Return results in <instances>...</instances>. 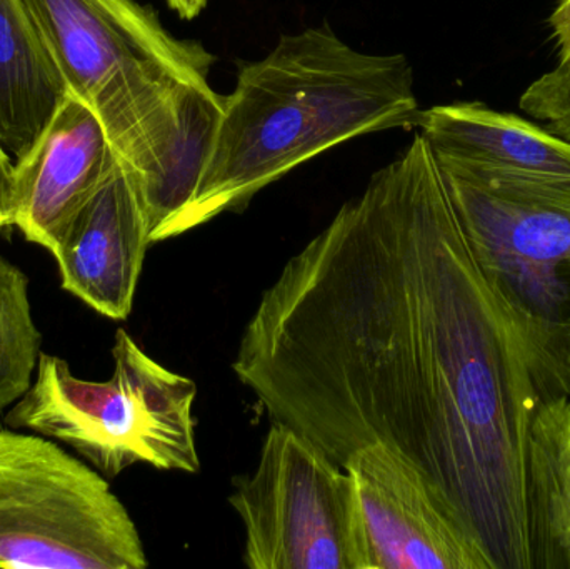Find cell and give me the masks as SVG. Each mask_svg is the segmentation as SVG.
Segmentation results:
<instances>
[{
  "label": "cell",
  "mask_w": 570,
  "mask_h": 569,
  "mask_svg": "<svg viewBox=\"0 0 570 569\" xmlns=\"http://www.w3.org/2000/svg\"><path fill=\"white\" fill-rule=\"evenodd\" d=\"M42 334L33 323L29 277L0 256V411L16 404L33 383Z\"/></svg>",
  "instance_id": "obj_14"
},
{
  "label": "cell",
  "mask_w": 570,
  "mask_h": 569,
  "mask_svg": "<svg viewBox=\"0 0 570 569\" xmlns=\"http://www.w3.org/2000/svg\"><path fill=\"white\" fill-rule=\"evenodd\" d=\"M69 92L92 109L136 183L150 243L186 209L224 114L216 57L136 0H26Z\"/></svg>",
  "instance_id": "obj_2"
},
{
  "label": "cell",
  "mask_w": 570,
  "mask_h": 569,
  "mask_svg": "<svg viewBox=\"0 0 570 569\" xmlns=\"http://www.w3.org/2000/svg\"><path fill=\"white\" fill-rule=\"evenodd\" d=\"M415 127L439 166L502 199L570 214V140L482 102L421 110Z\"/></svg>",
  "instance_id": "obj_8"
},
{
  "label": "cell",
  "mask_w": 570,
  "mask_h": 569,
  "mask_svg": "<svg viewBox=\"0 0 570 569\" xmlns=\"http://www.w3.org/2000/svg\"><path fill=\"white\" fill-rule=\"evenodd\" d=\"M112 356L109 380L87 381L62 357L40 354L32 386L7 414V426L60 441L104 477L140 463L197 473L196 383L157 363L124 330Z\"/></svg>",
  "instance_id": "obj_4"
},
{
  "label": "cell",
  "mask_w": 570,
  "mask_h": 569,
  "mask_svg": "<svg viewBox=\"0 0 570 569\" xmlns=\"http://www.w3.org/2000/svg\"><path fill=\"white\" fill-rule=\"evenodd\" d=\"M529 511L534 569L570 568V398L548 401L535 413Z\"/></svg>",
  "instance_id": "obj_13"
},
{
  "label": "cell",
  "mask_w": 570,
  "mask_h": 569,
  "mask_svg": "<svg viewBox=\"0 0 570 569\" xmlns=\"http://www.w3.org/2000/svg\"><path fill=\"white\" fill-rule=\"evenodd\" d=\"M167 2H169L170 9L176 10V12L179 13V17L190 20L203 12L207 0H167Z\"/></svg>",
  "instance_id": "obj_18"
},
{
  "label": "cell",
  "mask_w": 570,
  "mask_h": 569,
  "mask_svg": "<svg viewBox=\"0 0 570 569\" xmlns=\"http://www.w3.org/2000/svg\"><path fill=\"white\" fill-rule=\"evenodd\" d=\"M250 569H367L354 483L317 444L273 421L259 463L229 498Z\"/></svg>",
  "instance_id": "obj_6"
},
{
  "label": "cell",
  "mask_w": 570,
  "mask_h": 569,
  "mask_svg": "<svg viewBox=\"0 0 570 569\" xmlns=\"http://www.w3.org/2000/svg\"><path fill=\"white\" fill-rule=\"evenodd\" d=\"M16 210V163L0 143V233L13 226Z\"/></svg>",
  "instance_id": "obj_16"
},
{
  "label": "cell",
  "mask_w": 570,
  "mask_h": 569,
  "mask_svg": "<svg viewBox=\"0 0 570 569\" xmlns=\"http://www.w3.org/2000/svg\"><path fill=\"white\" fill-rule=\"evenodd\" d=\"M233 370L338 467L368 444L411 460L492 569H534L532 423L568 391L482 264L421 134L284 264Z\"/></svg>",
  "instance_id": "obj_1"
},
{
  "label": "cell",
  "mask_w": 570,
  "mask_h": 569,
  "mask_svg": "<svg viewBox=\"0 0 570 569\" xmlns=\"http://www.w3.org/2000/svg\"><path fill=\"white\" fill-rule=\"evenodd\" d=\"M419 100L404 53H367L328 23L287 33L240 67L199 183L167 239L247 206L285 174L345 140L414 127Z\"/></svg>",
  "instance_id": "obj_3"
},
{
  "label": "cell",
  "mask_w": 570,
  "mask_h": 569,
  "mask_svg": "<svg viewBox=\"0 0 570 569\" xmlns=\"http://www.w3.org/2000/svg\"><path fill=\"white\" fill-rule=\"evenodd\" d=\"M67 96L26 0H0V143L13 160L32 149Z\"/></svg>",
  "instance_id": "obj_12"
},
{
  "label": "cell",
  "mask_w": 570,
  "mask_h": 569,
  "mask_svg": "<svg viewBox=\"0 0 570 569\" xmlns=\"http://www.w3.org/2000/svg\"><path fill=\"white\" fill-rule=\"evenodd\" d=\"M439 167L482 264L570 390V214L502 199Z\"/></svg>",
  "instance_id": "obj_7"
},
{
  "label": "cell",
  "mask_w": 570,
  "mask_h": 569,
  "mask_svg": "<svg viewBox=\"0 0 570 569\" xmlns=\"http://www.w3.org/2000/svg\"><path fill=\"white\" fill-rule=\"evenodd\" d=\"M147 565L139 530L102 473L49 438L0 430V568Z\"/></svg>",
  "instance_id": "obj_5"
},
{
  "label": "cell",
  "mask_w": 570,
  "mask_h": 569,
  "mask_svg": "<svg viewBox=\"0 0 570 569\" xmlns=\"http://www.w3.org/2000/svg\"><path fill=\"white\" fill-rule=\"evenodd\" d=\"M552 40L558 50L559 67L570 69V0H558L549 17Z\"/></svg>",
  "instance_id": "obj_17"
},
{
  "label": "cell",
  "mask_w": 570,
  "mask_h": 569,
  "mask_svg": "<svg viewBox=\"0 0 570 569\" xmlns=\"http://www.w3.org/2000/svg\"><path fill=\"white\" fill-rule=\"evenodd\" d=\"M13 163V226L53 254L120 160L99 117L69 92L32 149Z\"/></svg>",
  "instance_id": "obj_10"
},
{
  "label": "cell",
  "mask_w": 570,
  "mask_h": 569,
  "mask_svg": "<svg viewBox=\"0 0 570 569\" xmlns=\"http://www.w3.org/2000/svg\"><path fill=\"white\" fill-rule=\"evenodd\" d=\"M519 107L570 140V69L558 66L539 77L522 94Z\"/></svg>",
  "instance_id": "obj_15"
},
{
  "label": "cell",
  "mask_w": 570,
  "mask_h": 569,
  "mask_svg": "<svg viewBox=\"0 0 570 569\" xmlns=\"http://www.w3.org/2000/svg\"><path fill=\"white\" fill-rule=\"evenodd\" d=\"M150 244L136 183L119 164L52 254L62 290L109 320H127Z\"/></svg>",
  "instance_id": "obj_11"
},
{
  "label": "cell",
  "mask_w": 570,
  "mask_h": 569,
  "mask_svg": "<svg viewBox=\"0 0 570 569\" xmlns=\"http://www.w3.org/2000/svg\"><path fill=\"white\" fill-rule=\"evenodd\" d=\"M367 545V569H492L428 474L368 444L345 461Z\"/></svg>",
  "instance_id": "obj_9"
}]
</instances>
